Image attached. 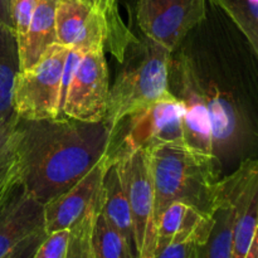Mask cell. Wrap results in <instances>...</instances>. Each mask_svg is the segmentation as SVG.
<instances>
[{
  "mask_svg": "<svg viewBox=\"0 0 258 258\" xmlns=\"http://www.w3.org/2000/svg\"><path fill=\"white\" fill-rule=\"evenodd\" d=\"M213 224V217H206L186 204L171 203L156 223L155 249L160 251L169 243L184 239L206 241Z\"/></svg>",
  "mask_w": 258,
  "mask_h": 258,
  "instance_id": "obj_15",
  "label": "cell"
},
{
  "mask_svg": "<svg viewBox=\"0 0 258 258\" xmlns=\"http://www.w3.org/2000/svg\"><path fill=\"white\" fill-rule=\"evenodd\" d=\"M105 156L67 191L44 204V229L48 233L70 229L97 198L103 175L108 168Z\"/></svg>",
  "mask_w": 258,
  "mask_h": 258,
  "instance_id": "obj_13",
  "label": "cell"
},
{
  "mask_svg": "<svg viewBox=\"0 0 258 258\" xmlns=\"http://www.w3.org/2000/svg\"><path fill=\"white\" fill-rule=\"evenodd\" d=\"M55 5L57 0H40L33 12L24 38L17 43L19 71L32 67L50 45L57 43Z\"/></svg>",
  "mask_w": 258,
  "mask_h": 258,
  "instance_id": "obj_18",
  "label": "cell"
},
{
  "mask_svg": "<svg viewBox=\"0 0 258 258\" xmlns=\"http://www.w3.org/2000/svg\"><path fill=\"white\" fill-rule=\"evenodd\" d=\"M68 49L66 45L55 43L32 67L17 73L13 86L12 107L20 120L62 118V75Z\"/></svg>",
  "mask_w": 258,
  "mask_h": 258,
  "instance_id": "obj_6",
  "label": "cell"
},
{
  "mask_svg": "<svg viewBox=\"0 0 258 258\" xmlns=\"http://www.w3.org/2000/svg\"><path fill=\"white\" fill-rule=\"evenodd\" d=\"M154 186V222L171 203L180 202L213 217L219 202V161L190 150L184 144L148 149Z\"/></svg>",
  "mask_w": 258,
  "mask_h": 258,
  "instance_id": "obj_2",
  "label": "cell"
},
{
  "mask_svg": "<svg viewBox=\"0 0 258 258\" xmlns=\"http://www.w3.org/2000/svg\"><path fill=\"white\" fill-rule=\"evenodd\" d=\"M201 93L208 111L212 128L213 155L218 161L222 156L237 151L243 140V117L238 103L214 83L199 77Z\"/></svg>",
  "mask_w": 258,
  "mask_h": 258,
  "instance_id": "obj_14",
  "label": "cell"
},
{
  "mask_svg": "<svg viewBox=\"0 0 258 258\" xmlns=\"http://www.w3.org/2000/svg\"><path fill=\"white\" fill-rule=\"evenodd\" d=\"M244 258H258V233L254 236L251 247H249L248 253Z\"/></svg>",
  "mask_w": 258,
  "mask_h": 258,
  "instance_id": "obj_28",
  "label": "cell"
},
{
  "mask_svg": "<svg viewBox=\"0 0 258 258\" xmlns=\"http://www.w3.org/2000/svg\"><path fill=\"white\" fill-rule=\"evenodd\" d=\"M115 164L130 208L139 258H151L155 249L156 227L148 151L138 150Z\"/></svg>",
  "mask_w": 258,
  "mask_h": 258,
  "instance_id": "obj_8",
  "label": "cell"
},
{
  "mask_svg": "<svg viewBox=\"0 0 258 258\" xmlns=\"http://www.w3.org/2000/svg\"><path fill=\"white\" fill-rule=\"evenodd\" d=\"M131 58L108 93L105 123L111 130L125 116L144 110L158 101L171 97L169 91L170 53L151 40L133 44Z\"/></svg>",
  "mask_w": 258,
  "mask_h": 258,
  "instance_id": "obj_4",
  "label": "cell"
},
{
  "mask_svg": "<svg viewBox=\"0 0 258 258\" xmlns=\"http://www.w3.org/2000/svg\"><path fill=\"white\" fill-rule=\"evenodd\" d=\"M96 212H97V198L86 211V213L70 228V243L64 258H95L92 244H91V233H92Z\"/></svg>",
  "mask_w": 258,
  "mask_h": 258,
  "instance_id": "obj_22",
  "label": "cell"
},
{
  "mask_svg": "<svg viewBox=\"0 0 258 258\" xmlns=\"http://www.w3.org/2000/svg\"><path fill=\"white\" fill-rule=\"evenodd\" d=\"M258 166L254 164L247 174L236 204L231 258H244L257 234Z\"/></svg>",
  "mask_w": 258,
  "mask_h": 258,
  "instance_id": "obj_17",
  "label": "cell"
},
{
  "mask_svg": "<svg viewBox=\"0 0 258 258\" xmlns=\"http://www.w3.org/2000/svg\"><path fill=\"white\" fill-rule=\"evenodd\" d=\"M57 43L81 53L103 50L123 62L136 40L123 22L118 0H57Z\"/></svg>",
  "mask_w": 258,
  "mask_h": 258,
  "instance_id": "obj_3",
  "label": "cell"
},
{
  "mask_svg": "<svg viewBox=\"0 0 258 258\" xmlns=\"http://www.w3.org/2000/svg\"><path fill=\"white\" fill-rule=\"evenodd\" d=\"M0 28L14 33L12 19V0H0Z\"/></svg>",
  "mask_w": 258,
  "mask_h": 258,
  "instance_id": "obj_27",
  "label": "cell"
},
{
  "mask_svg": "<svg viewBox=\"0 0 258 258\" xmlns=\"http://www.w3.org/2000/svg\"><path fill=\"white\" fill-rule=\"evenodd\" d=\"M95 258H134L122 237L107 223L97 207L91 233Z\"/></svg>",
  "mask_w": 258,
  "mask_h": 258,
  "instance_id": "obj_21",
  "label": "cell"
},
{
  "mask_svg": "<svg viewBox=\"0 0 258 258\" xmlns=\"http://www.w3.org/2000/svg\"><path fill=\"white\" fill-rule=\"evenodd\" d=\"M45 237H47L45 229H40V231L35 232V233L30 234L27 238L23 239L22 242H19L17 246L9 249L7 253L3 254L0 258H33L38 247H39V244L42 243Z\"/></svg>",
  "mask_w": 258,
  "mask_h": 258,
  "instance_id": "obj_26",
  "label": "cell"
},
{
  "mask_svg": "<svg viewBox=\"0 0 258 258\" xmlns=\"http://www.w3.org/2000/svg\"><path fill=\"white\" fill-rule=\"evenodd\" d=\"M70 229H60L48 233L33 258H64L70 243Z\"/></svg>",
  "mask_w": 258,
  "mask_h": 258,
  "instance_id": "obj_24",
  "label": "cell"
},
{
  "mask_svg": "<svg viewBox=\"0 0 258 258\" xmlns=\"http://www.w3.org/2000/svg\"><path fill=\"white\" fill-rule=\"evenodd\" d=\"M138 23L146 39L173 52L206 19V0H138Z\"/></svg>",
  "mask_w": 258,
  "mask_h": 258,
  "instance_id": "obj_10",
  "label": "cell"
},
{
  "mask_svg": "<svg viewBox=\"0 0 258 258\" xmlns=\"http://www.w3.org/2000/svg\"><path fill=\"white\" fill-rule=\"evenodd\" d=\"M199 77L201 75L190 58L186 55H180L178 59L170 58L169 91L183 103L184 145L190 150L214 158L211 121L202 97Z\"/></svg>",
  "mask_w": 258,
  "mask_h": 258,
  "instance_id": "obj_11",
  "label": "cell"
},
{
  "mask_svg": "<svg viewBox=\"0 0 258 258\" xmlns=\"http://www.w3.org/2000/svg\"><path fill=\"white\" fill-rule=\"evenodd\" d=\"M19 140V117L13 112L9 117L0 121V183L14 163Z\"/></svg>",
  "mask_w": 258,
  "mask_h": 258,
  "instance_id": "obj_23",
  "label": "cell"
},
{
  "mask_svg": "<svg viewBox=\"0 0 258 258\" xmlns=\"http://www.w3.org/2000/svg\"><path fill=\"white\" fill-rule=\"evenodd\" d=\"M97 207L107 223L120 234L134 258H139L133 218L116 164L107 168L97 196Z\"/></svg>",
  "mask_w": 258,
  "mask_h": 258,
  "instance_id": "obj_16",
  "label": "cell"
},
{
  "mask_svg": "<svg viewBox=\"0 0 258 258\" xmlns=\"http://www.w3.org/2000/svg\"><path fill=\"white\" fill-rule=\"evenodd\" d=\"M221 8L251 45L258 55V0H209Z\"/></svg>",
  "mask_w": 258,
  "mask_h": 258,
  "instance_id": "obj_20",
  "label": "cell"
},
{
  "mask_svg": "<svg viewBox=\"0 0 258 258\" xmlns=\"http://www.w3.org/2000/svg\"><path fill=\"white\" fill-rule=\"evenodd\" d=\"M108 93L110 85L105 52L83 53L66 90L62 118L81 122L105 121Z\"/></svg>",
  "mask_w": 258,
  "mask_h": 258,
  "instance_id": "obj_7",
  "label": "cell"
},
{
  "mask_svg": "<svg viewBox=\"0 0 258 258\" xmlns=\"http://www.w3.org/2000/svg\"><path fill=\"white\" fill-rule=\"evenodd\" d=\"M256 160H244L227 178L221 179L219 202L213 214V224L206 241L197 243L191 258H231L236 204L239 189Z\"/></svg>",
  "mask_w": 258,
  "mask_h": 258,
  "instance_id": "obj_12",
  "label": "cell"
},
{
  "mask_svg": "<svg viewBox=\"0 0 258 258\" xmlns=\"http://www.w3.org/2000/svg\"><path fill=\"white\" fill-rule=\"evenodd\" d=\"M44 204L20 179L19 156L0 183V257L30 234L44 229Z\"/></svg>",
  "mask_w": 258,
  "mask_h": 258,
  "instance_id": "obj_9",
  "label": "cell"
},
{
  "mask_svg": "<svg viewBox=\"0 0 258 258\" xmlns=\"http://www.w3.org/2000/svg\"><path fill=\"white\" fill-rule=\"evenodd\" d=\"M20 179L42 204L67 191L101 160L110 138L105 121L19 118Z\"/></svg>",
  "mask_w": 258,
  "mask_h": 258,
  "instance_id": "obj_1",
  "label": "cell"
},
{
  "mask_svg": "<svg viewBox=\"0 0 258 258\" xmlns=\"http://www.w3.org/2000/svg\"><path fill=\"white\" fill-rule=\"evenodd\" d=\"M18 72L19 54L17 38L12 30L0 28V121L13 113V86Z\"/></svg>",
  "mask_w": 258,
  "mask_h": 258,
  "instance_id": "obj_19",
  "label": "cell"
},
{
  "mask_svg": "<svg viewBox=\"0 0 258 258\" xmlns=\"http://www.w3.org/2000/svg\"><path fill=\"white\" fill-rule=\"evenodd\" d=\"M183 116V103L171 96L122 117L110 130L103 154L108 165L123 160L138 150L164 144H184Z\"/></svg>",
  "mask_w": 258,
  "mask_h": 258,
  "instance_id": "obj_5",
  "label": "cell"
},
{
  "mask_svg": "<svg viewBox=\"0 0 258 258\" xmlns=\"http://www.w3.org/2000/svg\"><path fill=\"white\" fill-rule=\"evenodd\" d=\"M40 0H12V19L17 43L24 38L33 12Z\"/></svg>",
  "mask_w": 258,
  "mask_h": 258,
  "instance_id": "obj_25",
  "label": "cell"
}]
</instances>
